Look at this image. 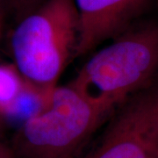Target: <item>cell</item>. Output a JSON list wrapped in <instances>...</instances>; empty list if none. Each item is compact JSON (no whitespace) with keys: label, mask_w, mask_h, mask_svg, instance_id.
<instances>
[{"label":"cell","mask_w":158,"mask_h":158,"mask_svg":"<svg viewBox=\"0 0 158 158\" xmlns=\"http://www.w3.org/2000/svg\"><path fill=\"white\" fill-rule=\"evenodd\" d=\"M78 14L74 0H45L20 19L11 38L15 68L43 101L76 52Z\"/></svg>","instance_id":"cell-1"},{"label":"cell","mask_w":158,"mask_h":158,"mask_svg":"<svg viewBox=\"0 0 158 158\" xmlns=\"http://www.w3.org/2000/svg\"><path fill=\"white\" fill-rule=\"evenodd\" d=\"M114 113L69 84L58 85L19 127L11 150L16 158H77Z\"/></svg>","instance_id":"cell-2"},{"label":"cell","mask_w":158,"mask_h":158,"mask_svg":"<svg viewBox=\"0 0 158 158\" xmlns=\"http://www.w3.org/2000/svg\"><path fill=\"white\" fill-rule=\"evenodd\" d=\"M158 82V24L128 29L98 51L69 83L104 107L116 111Z\"/></svg>","instance_id":"cell-3"},{"label":"cell","mask_w":158,"mask_h":158,"mask_svg":"<svg viewBox=\"0 0 158 158\" xmlns=\"http://www.w3.org/2000/svg\"><path fill=\"white\" fill-rule=\"evenodd\" d=\"M158 153V82L115 111L86 158H154Z\"/></svg>","instance_id":"cell-4"},{"label":"cell","mask_w":158,"mask_h":158,"mask_svg":"<svg viewBox=\"0 0 158 158\" xmlns=\"http://www.w3.org/2000/svg\"><path fill=\"white\" fill-rule=\"evenodd\" d=\"M78 14V40L75 56H81L131 28L150 0H74Z\"/></svg>","instance_id":"cell-5"},{"label":"cell","mask_w":158,"mask_h":158,"mask_svg":"<svg viewBox=\"0 0 158 158\" xmlns=\"http://www.w3.org/2000/svg\"><path fill=\"white\" fill-rule=\"evenodd\" d=\"M27 86L16 68L0 65V115L11 114L26 93Z\"/></svg>","instance_id":"cell-6"},{"label":"cell","mask_w":158,"mask_h":158,"mask_svg":"<svg viewBox=\"0 0 158 158\" xmlns=\"http://www.w3.org/2000/svg\"><path fill=\"white\" fill-rule=\"evenodd\" d=\"M14 4L20 19L33 11L32 0H14Z\"/></svg>","instance_id":"cell-7"},{"label":"cell","mask_w":158,"mask_h":158,"mask_svg":"<svg viewBox=\"0 0 158 158\" xmlns=\"http://www.w3.org/2000/svg\"><path fill=\"white\" fill-rule=\"evenodd\" d=\"M0 158H16L11 147L6 146L2 141H0Z\"/></svg>","instance_id":"cell-8"},{"label":"cell","mask_w":158,"mask_h":158,"mask_svg":"<svg viewBox=\"0 0 158 158\" xmlns=\"http://www.w3.org/2000/svg\"><path fill=\"white\" fill-rule=\"evenodd\" d=\"M45 0H32V7H33V11L36 9V8H38L43 2H44Z\"/></svg>","instance_id":"cell-9"},{"label":"cell","mask_w":158,"mask_h":158,"mask_svg":"<svg viewBox=\"0 0 158 158\" xmlns=\"http://www.w3.org/2000/svg\"><path fill=\"white\" fill-rule=\"evenodd\" d=\"M4 127H5V119L3 116L0 115V141H1V137L4 132Z\"/></svg>","instance_id":"cell-10"},{"label":"cell","mask_w":158,"mask_h":158,"mask_svg":"<svg viewBox=\"0 0 158 158\" xmlns=\"http://www.w3.org/2000/svg\"><path fill=\"white\" fill-rule=\"evenodd\" d=\"M154 158H158V153L157 154H156V156H155V157Z\"/></svg>","instance_id":"cell-11"}]
</instances>
